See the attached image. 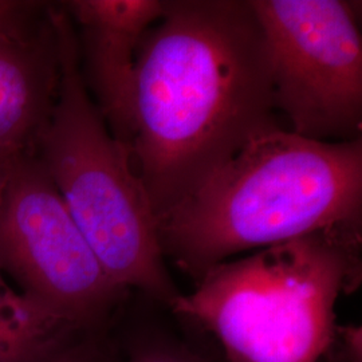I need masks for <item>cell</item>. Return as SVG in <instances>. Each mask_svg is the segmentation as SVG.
Returning <instances> with one entry per match:
<instances>
[{
  "mask_svg": "<svg viewBox=\"0 0 362 362\" xmlns=\"http://www.w3.org/2000/svg\"><path fill=\"white\" fill-rule=\"evenodd\" d=\"M275 112L250 0H164L139 49L130 146L156 220L276 127Z\"/></svg>",
  "mask_w": 362,
  "mask_h": 362,
  "instance_id": "1",
  "label": "cell"
},
{
  "mask_svg": "<svg viewBox=\"0 0 362 362\" xmlns=\"http://www.w3.org/2000/svg\"><path fill=\"white\" fill-rule=\"evenodd\" d=\"M362 139L326 143L276 125L157 220L165 260L197 284L238 254L311 233L361 231Z\"/></svg>",
  "mask_w": 362,
  "mask_h": 362,
  "instance_id": "2",
  "label": "cell"
},
{
  "mask_svg": "<svg viewBox=\"0 0 362 362\" xmlns=\"http://www.w3.org/2000/svg\"><path fill=\"white\" fill-rule=\"evenodd\" d=\"M59 77L33 151L110 281L172 305L180 297L163 255L157 220L132 163L81 73L77 34L64 6H49Z\"/></svg>",
  "mask_w": 362,
  "mask_h": 362,
  "instance_id": "3",
  "label": "cell"
},
{
  "mask_svg": "<svg viewBox=\"0 0 362 362\" xmlns=\"http://www.w3.org/2000/svg\"><path fill=\"white\" fill-rule=\"evenodd\" d=\"M361 231L311 233L214 267L170 309L230 362H318L336 341V305L361 282Z\"/></svg>",
  "mask_w": 362,
  "mask_h": 362,
  "instance_id": "4",
  "label": "cell"
},
{
  "mask_svg": "<svg viewBox=\"0 0 362 362\" xmlns=\"http://www.w3.org/2000/svg\"><path fill=\"white\" fill-rule=\"evenodd\" d=\"M0 270L85 333H103L130 291L94 255L33 149L0 161Z\"/></svg>",
  "mask_w": 362,
  "mask_h": 362,
  "instance_id": "5",
  "label": "cell"
},
{
  "mask_svg": "<svg viewBox=\"0 0 362 362\" xmlns=\"http://www.w3.org/2000/svg\"><path fill=\"white\" fill-rule=\"evenodd\" d=\"M269 54L276 112L302 137L362 139V37L345 0H250Z\"/></svg>",
  "mask_w": 362,
  "mask_h": 362,
  "instance_id": "6",
  "label": "cell"
},
{
  "mask_svg": "<svg viewBox=\"0 0 362 362\" xmlns=\"http://www.w3.org/2000/svg\"><path fill=\"white\" fill-rule=\"evenodd\" d=\"M77 34L81 73L113 136L130 149L139 49L164 13V0L61 3ZM132 152V151H130Z\"/></svg>",
  "mask_w": 362,
  "mask_h": 362,
  "instance_id": "7",
  "label": "cell"
},
{
  "mask_svg": "<svg viewBox=\"0 0 362 362\" xmlns=\"http://www.w3.org/2000/svg\"><path fill=\"white\" fill-rule=\"evenodd\" d=\"M58 77L50 15L31 34L0 30V161L33 149L52 112Z\"/></svg>",
  "mask_w": 362,
  "mask_h": 362,
  "instance_id": "8",
  "label": "cell"
},
{
  "mask_svg": "<svg viewBox=\"0 0 362 362\" xmlns=\"http://www.w3.org/2000/svg\"><path fill=\"white\" fill-rule=\"evenodd\" d=\"M116 318L104 362H230L204 329L141 293L130 291Z\"/></svg>",
  "mask_w": 362,
  "mask_h": 362,
  "instance_id": "9",
  "label": "cell"
},
{
  "mask_svg": "<svg viewBox=\"0 0 362 362\" xmlns=\"http://www.w3.org/2000/svg\"><path fill=\"white\" fill-rule=\"evenodd\" d=\"M85 334L10 285L0 270V362H47Z\"/></svg>",
  "mask_w": 362,
  "mask_h": 362,
  "instance_id": "10",
  "label": "cell"
},
{
  "mask_svg": "<svg viewBox=\"0 0 362 362\" xmlns=\"http://www.w3.org/2000/svg\"><path fill=\"white\" fill-rule=\"evenodd\" d=\"M49 4L26 0H0V30L13 34L35 33L47 22Z\"/></svg>",
  "mask_w": 362,
  "mask_h": 362,
  "instance_id": "11",
  "label": "cell"
},
{
  "mask_svg": "<svg viewBox=\"0 0 362 362\" xmlns=\"http://www.w3.org/2000/svg\"><path fill=\"white\" fill-rule=\"evenodd\" d=\"M361 334L360 326H339L333 346L318 362H362Z\"/></svg>",
  "mask_w": 362,
  "mask_h": 362,
  "instance_id": "12",
  "label": "cell"
},
{
  "mask_svg": "<svg viewBox=\"0 0 362 362\" xmlns=\"http://www.w3.org/2000/svg\"><path fill=\"white\" fill-rule=\"evenodd\" d=\"M105 334L93 333L78 338L47 362H104Z\"/></svg>",
  "mask_w": 362,
  "mask_h": 362,
  "instance_id": "13",
  "label": "cell"
}]
</instances>
